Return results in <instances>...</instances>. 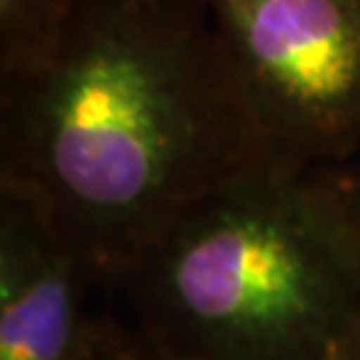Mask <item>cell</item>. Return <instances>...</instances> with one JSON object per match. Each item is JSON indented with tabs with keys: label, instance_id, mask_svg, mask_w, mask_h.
Segmentation results:
<instances>
[{
	"label": "cell",
	"instance_id": "277c9868",
	"mask_svg": "<svg viewBox=\"0 0 360 360\" xmlns=\"http://www.w3.org/2000/svg\"><path fill=\"white\" fill-rule=\"evenodd\" d=\"M107 291L32 195L0 184V360H86Z\"/></svg>",
	"mask_w": 360,
	"mask_h": 360
},
{
	"label": "cell",
	"instance_id": "ba28073f",
	"mask_svg": "<svg viewBox=\"0 0 360 360\" xmlns=\"http://www.w3.org/2000/svg\"><path fill=\"white\" fill-rule=\"evenodd\" d=\"M358 360H360V349H358Z\"/></svg>",
	"mask_w": 360,
	"mask_h": 360
},
{
	"label": "cell",
	"instance_id": "5b68a950",
	"mask_svg": "<svg viewBox=\"0 0 360 360\" xmlns=\"http://www.w3.org/2000/svg\"><path fill=\"white\" fill-rule=\"evenodd\" d=\"M296 174L312 208L360 272V158Z\"/></svg>",
	"mask_w": 360,
	"mask_h": 360
},
{
	"label": "cell",
	"instance_id": "8992f818",
	"mask_svg": "<svg viewBox=\"0 0 360 360\" xmlns=\"http://www.w3.org/2000/svg\"><path fill=\"white\" fill-rule=\"evenodd\" d=\"M80 0H0V72L35 62Z\"/></svg>",
	"mask_w": 360,
	"mask_h": 360
},
{
	"label": "cell",
	"instance_id": "6da1fadb",
	"mask_svg": "<svg viewBox=\"0 0 360 360\" xmlns=\"http://www.w3.org/2000/svg\"><path fill=\"white\" fill-rule=\"evenodd\" d=\"M264 163L206 0H80L35 62L0 72V184L107 291L179 211Z\"/></svg>",
	"mask_w": 360,
	"mask_h": 360
},
{
	"label": "cell",
	"instance_id": "7a4b0ae2",
	"mask_svg": "<svg viewBox=\"0 0 360 360\" xmlns=\"http://www.w3.org/2000/svg\"><path fill=\"white\" fill-rule=\"evenodd\" d=\"M112 294L176 360H358L360 272L275 163L179 211Z\"/></svg>",
	"mask_w": 360,
	"mask_h": 360
},
{
	"label": "cell",
	"instance_id": "3957f363",
	"mask_svg": "<svg viewBox=\"0 0 360 360\" xmlns=\"http://www.w3.org/2000/svg\"><path fill=\"white\" fill-rule=\"evenodd\" d=\"M275 166L360 158V0H206Z\"/></svg>",
	"mask_w": 360,
	"mask_h": 360
},
{
	"label": "cell",
	"instance_id": "52a82bcc",
	"mask_svg": "<svg viewBox=\"0 0 360 360\" xmlns=\"http://www.w3.org/2000/svg\"><path fill=\"white\" fill-rule=\"evenodd\" d=\"M86 360H176L163 347H158L153 339L134 326L126 315H117L115 309H107L104 323L96 334L94 347Z\"/></svg>",
	"mask_w": 360,
	"mask_h": 360
}]
</instances>
